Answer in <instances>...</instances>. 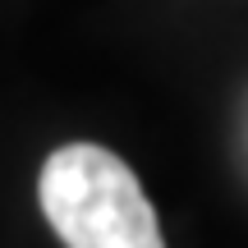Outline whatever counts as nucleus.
Listing matches in <instances>:
<instances>
[{"mask_svg": "<svg viewBox=\"0 0 248 248\" xmlns=\"http://www.w3.org/2000/svg\"><path fill=\"white\" fill-rule=\"evenodd\" d=\"M37 202L64 248H166L138 175L101 142H64L37 175Z\"/></svg>", "mask_w": 248, "mask_h": 248, "instance_id": "f257e3e1", "label": "nucleus"}]
</instances>
